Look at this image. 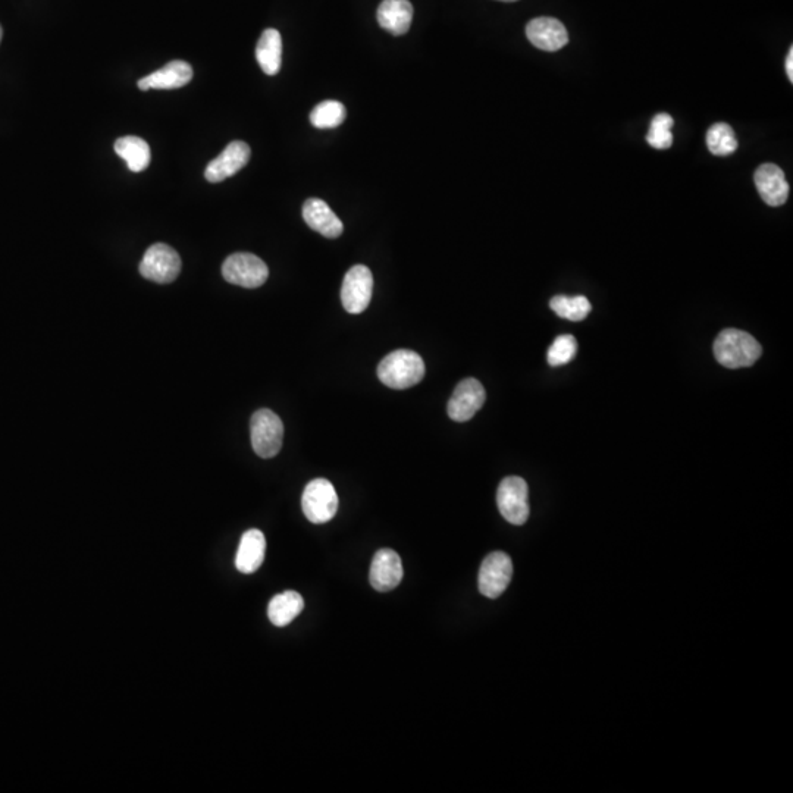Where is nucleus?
<instances>
[{"label": "nucleus", "instance_id": "f03ea898", "mask_svg": "<svg viewBox=\"0 0 793 793\" xmlns=\"http://www.w3.org/2000/svg\"><path fill=\"white\" fill-rule=\"evenodd\" d=\"M425 376V363L416 351L396 350L381 360L378 378L393 390L415 387Z\"/></svg>", "mask_w": 793, "mask_h": 793}, {"label": "nucleus", "instance_id": "b1692460", "mask_svg": "<svg viewBox=\"0 0 793 793\" xmlns=\"http://www.w3.org/2000/svg\"><path fill=\"white\" fill-rule=\"evenodd\" d=\"M550 307L560 318L573 322L584 321L591 312V303L584 296H556L551 299Z\"/></svg>", "mask_w": 793, "mask_h": 793}, {"label": "nucleus", "instance_id": "aec40b11", "mask_svg": "<svg viewBox=\"0 0 793 793\" xmlns=\"http://www.w3.org/2000/svg\"><path fill=\"white\" fill-rule=\"evenodd\" d=\"M303 608L304 600L299 592H282L280 595H275L269 603L268 617L272 625L284 628L302 613Z\"/></svg>", "mask_w": 793, "mask_h": 793}, {"label": "nucleus", "instance_id": "4468645a", "mask_svg": "<svg viewBox=\"0 0 793 793\" xmlns=\"http://www.w3.org/2000/svg\"><path fill=\"white\" fill-rule=\"evenodd\" d=\"M755 186L761 199L773 208L785 205L789 197V184L785 172L774 164H764L755 172Z\"/></svg>", "mask_w": 793, "mask_h": 793}, {"label": "nucleus", "instance_id": "4be33fe9", "mask_svg": "<svg viewBox=\"0 0 793 793\" xmlns=\"http://www.w3.org/2000/svg\"><path fill=\"white\" fill-rule=\"evenodd\" d=\"M346 117L347 111L343 103L337 100H325L313 109L310 122L319 130H327V128L340 127Z\"/></svg>", "mask_w": 793, "mask_h": 793}, {"label": "nucleus", "instance_id": "ddd939ff", "mask_svg": "<svg viewBox=\"0 0 793 793\" xmlns=\"http://www.w3.org/2000/svg\"><path fill=\"white\" fill-rule=\"evenodd\" d=\"M529 42L545 52H557L569 43L566 27L556 18L539 17L526 25Z\"/></svg>", "mask_w": 793, "mask_h": 793}, {"label": "nucleus", "instance_id": "39448f33", "mask_svg": "<svg viewBox=\"0 0 793 793\" xmlns=\"http://www.w3.org/2000/svg\"><path fill=\"white\" fill-rule=\"evenodd\" d=\"M222 275L230 284L257 288L268 280L269 269L260 257L252 253H234L222 265Z\"/></svg>", "mask_w": 793, "mask_h": 793}, {"label": "nucleus", "instance_id": "6e6552de", "mask_svg": "<svg viewBox=\"0 0 793 793\" xmlns=\"http://www.w3.org/2000/svg\"><path fill=\"white\" fill-rule=\"evenodd\" d=\"M372 293H374V277L371 269L365 265L350 268L341 287V302L344 309L351 315L365 312L371 303Z\"/></svg>", "mask_w": 793, "mask_h": 793}, {"label": "nucleus", "instance_id": "dca6fc26", "mask_svg": "<svg viewBox=\"0 0 793 793\" xmlns=\"http://www.w3.org/2000/svg\"><path fill=\"white\" fill-rule=\"evenodd\" d=\"M303 218L316 233L327 238H338L344 231L343 222L321 199H309L303 206Z\"/></svg>", "mask_w": 793, "mask_h": 793}, {"label": "nucleus", "instance_id": "2eb2a0df", "mask_svg": "<svg viewBox=\"0 0 793 793\" xmlns=\"http://www.w3.org/2000/svg\"><path fill=\"white\" fill-rule=\"evenodd\" d=\"M193 80V70L184 61H172L162 70L153 72L139 81V89L146 92L150 89L172 90L181 89Z\"/></svg>", "mask_w": 793, "mask_h": 793}, {"label": "nucleus", "instance_id": "393cba45", "mask_svg": "<svg viewBox=\"0 0 793 793\" xmlns=\"http://www.w3.org/2000/svg\"><path fill=\"white\" fill-rule=\"evenodd\" d=\"M675 124L669 114L655 115L651 121L650 131L647 134V141L651 147L658 150L669 149L673 144L672 127Z\"/></svg>", "mask_w": 793, "mask_h": 793}, {"label": "nucleus", "instance_id": "0eeeda50", "mask_svg": "<svg viewBox=\"0 0 793 793\" xmlns=\"http://www.w3.org/2000/svg\"><path fill=\"white\" fill-rule=\"evenodd\" d=\"M529 491L525 479L509 476L501 481L497 492L498 510L512 525H523L529 517Z\"/></svg>", "mask_w": 793, "mask_h": 793}, {"label": "nucleus", "instance_id": "9b49d317", "mask_svg": "<svg viewBox=\"0 0 793 793\" xmlns=\"http://www.w3.org/2000/svg\"><path fill=\"white\" fill-rule=\"evenodd\" d=\"M250 156H252V150H250L249 144L244 141H233L225 147L224 152L218 158L213 159L206 166V180L215 184L233 177L249 164Z\"/></svg>", "mask_w": 793, "mask_h": 793}, {"label": "nucleus", "instance_id": "f8f14e48", "mask_svg": "<svg viewBox=\"0 0 793 793\" xmlns=\"http://www.w3.org/2000/svg\"><path fill=\"white\" fill-rule=\"evenodd\" d=\"M369 581L378 592L393 591L403 581V563L396 551L390 548L375 554L369 572Z\"/></svg>", "mask_w": 793, "mask_h": 793}, {"label": "nucleus", "instance_id": "6ab92c4d", "mask_svg": "<svg viewBox=\"0 0 793 793\" xmlns=\"http://www.w3.org/2000/svg\"><path fill=\"white\" fill-rule=\"evenodd\" d=\"M256 59L266 75H277L282 64V37L280 31L268 28L260 36Z\"/></svg>", "mask_w": 793, "mask_h": 793}, {"label": "nucleus", "instance_id": "1a4fd4ad", "mask_svg": "<svg viewBox=\"0 0 793 793\" xmlns=\"http://www.w3.org/2000/svg\"><path fill=\"white\" fill-rule=\"evenodd\" d=\"M512 576V559L506 553L495 551L482 561L478 578L479 591L484 597L495 600L506 591L512 582Z\"/></svg>", "mask_w": 793, "mask_h": 793}, {"label": "nucleus", "instance_id": "f257e3e1", "mask_svg": "<svg viewBox=\"0 0 793 793\" xmlns=\"http://www.w3.org/2000/svg\"><path fill=\"white\" fill-rule=\"evenodd\" d=\"M761 351L760 343L741 329H724L714 341V357L724 368H748L760 359Z\"/></svg>", "mask_w": 793, "mask_h": 793}, {"label": "nucleus", "instance_id": "9d476101", "mask_svg": "<svg viewBox=\"0 0 793 793\" xmlns=\"http://www.w3.org/2000/svg\"><path fill=\"white\" fill-rule=\"evenodd\" d=\"M485 398L487 393L478 379H463L448 401V416L456 422H467L482 409Z\"/></svg>", "mask_w": 793, "mask_h": 793}, {"label": "nucleus", "instance_id": "a878e982", "mask_svg": "<svg viewBox=\"0 0 793 793\" xmlns=\"http://www.w3.org/2000/svg\"><path fill=\"white\" fill-rule=\"evenodd\" d=\"M576 353H578V343H576L575 337L560 335L548 350V363L551 366L567 365L572 362Z\"/></svg>", "mask_w": 793, "mask_h": 793}, {"label": "nucleus", "instance_id": "7ed1b4c3", "mask_svg": "<svg viewBox=\"0 0 793 793\" xmlns=\"http://www.w3.org/2000/svg\"><path fill=\"white\" fill-rule=\"evenodd\" d=\"M252 447L262 459H272L281 451L284 425L277 413L269 409L257 410L250 422Z\"/></svg>", "mask_w": 793, "mask_h": 793}, {"label": "nucleus", "instance_id": "bb28decb", "mask_svg": "<svg viewBox=\"0 0 793 793\" xmlns=\"http://www.w3.org/2000/svg\"><path fill=\"white\" fill-rule=\"evenodd\" d=\"M786 74H788L789 81L793 83V49L789 50L788 58H786Z\"/></svg>", "mask_w": 793, "mask_h": 793}, {"label": "nucleus", "instance_id": "c85d7f7f", "mask_svg": "<svg viewBox=\"0 0 793 793\" xmlns=\"http://www.w3.org/2000/svg\"><path fill=\"white\" fill-rule=\"evenodd\" d=\"M500 2H517V0H500Z\"/></svg>", "mask_w": 793, "mask_h": 793}, {"label": "nucleus", "instance_id": "20e7f679", "mask_svg": "<svg viewBox=\"0 0 793 793\" xmlns=\"http://www.w3.org/2000/svg\"><path fill=\"white\" fill-rule=\"evenodd\" d=\"M304 516L315 525L327 523L338 512V495L328 479H313L304 488L302 495Z\"/></svg>", "mask_w": 793, "mask_h": 793}, {"label": "nucleus", "instance_id": "f3484780", "mask_svg": "<svg viewBox=\"0 0 793 793\" xmlns=\"http://www.w3.org/2000/svg\"><path fill=\"white\" fill-rule=\"evenodd\" d=\"M265 553V535L259 529H250L241 537L240 547H238L237 557H235V567L238 572L244 573V575H252L262 566Z\"/></svg>", "mask_w": 793, "mask_h": 793}, {"label": "nucleus", "instance_id": "423d86ee", "mask_svg": "<svg viewBox=\"0 0 793 793\" xmlns=\"http://www.w3.org/2000/svg\"><path fill=\"white\" fill-rule=\"evenodd\" d=\"M181 272V259L168 244H153L144 253L140 263V274L146 280L169 284L177 280Z\"/></svg>", "mask_w": 793, "mask_h": 793}, {"label": "nucleus", "instance_id": "cd10ccee", "mask_svg": "<svg viewBox=\"0 0 793 793\" xmlns=\"http://www.w3.org/2000/svg\"><path fill=\"white\" fill-rule=\"evenodd\" d=\"M2 36H3V30L2 27H0V42H2Z\"/></svg>", "mask_w": 793, "mask_h": 793}, {"label": "nucleus", "instance_id": "5701e85b", "mask_svg": "<svg viewBox=\"0 0 793 793\" xmlns=\"http://www.w3.org/2000/svg\"><path fill=\"white\" fill-rule=\"evenodd\" d=\"M707 146L713 155L729 156L738 149L735 131L729 124H714L707 133Z\"/></svg>", "mask_w": 793, "mask_h": 793}, {"label": "nucleus", "instance_id": "412c9836", "mask_svg": "<svg viewBox=\"0 0 793 793\" xmlns=\"http://www.w3.org/2000/svg\"><path fill=\"white\" fill-rule=\"evenodd\" d=\"M115 152L127 162L131 172H141L149 168L150 146L137 136L121 137L115 141Z\"/></svg>", "mask_w": 793, "mask_h": 793}, {"label": "nucleus", "instance_id": "a211bd4d", "mask_svg": "<svg viewBox=\"0 0 793 793\" xmlns=\"http://www.w3.org/2000/svg\"><path fill=\"white\" fill-rule=\"evenodd\" d=\"M376 18L379 25L388 33L403 36L412 25L413 5L409 0H382Z\"/></svg>", "mask_w": 793, "mask_h": 793}]
</instances>
